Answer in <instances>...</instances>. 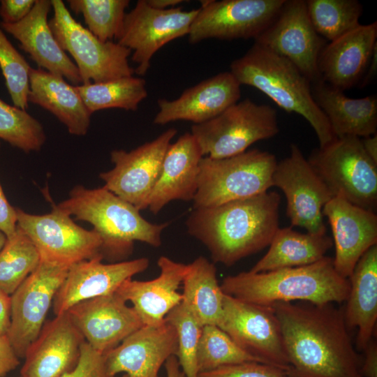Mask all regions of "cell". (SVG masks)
I'll list each match as a JSON object with an SVG mask.
<instances>
[{
    "label": "cell",
    "mask_w": 377,
    "mask_h": 377,
    "mask_svg": "<svg viewBox=\"0 0 377 377\" xmlns=\"http://www.w3.org/2000/svg\"><path fill=\"white\" fill-rule=\"evenodd\" d=\"M270 306L280 323L290 377H362L343 308L303 302Z\"/></svg>",
    "instance_id": "obj_1"
},
{
    "label": "cell",
    "mask_w": 377,
    "mask_h": 377,
    "mask_svg": "<svg viewBox=\"0 0 377 377\" xmlns=\"http://www.w3.org/2000/svg\"><path fill=\"white\" fill-rule=\"evenodd\" d=\"M281 197L266 191L214 207L195 208L186 225L214 263L230 267L269 245L279 229Z\"/></svg>",
    "instance_id": "obj_2"
},
{
    "label": "cell",
    "mask_w": 377,
    "mask_h": 377,
    "mask_svg": "<svg viewBox=\"0 0 377 377\" xmlns=\"http://www.w3.org/2000/svg\"><path fill=\"white\" fill-rule=\"evenodd\" d=\"M223 293L243 302L270 306L276 302L341 303L348 296V279L335 270L333 258L265 272H242L223 279Z\"/></svg>",
    "instance_id": "obj_3"
},
{
    "label": "cell",
    "mask_w": 377,
    "mask_h": 377,
    "mask_svg": "<svg viewBox=\"0 0 377 377\" xmlns=\"http://www.w3.org/2000/svg\"><path fill=\"white\" fill-rule=\"evenodd\" d=\"M230 72L241 85L258 89L283 110L303 117L313 128L319 147L335 138L313 100L311 82L285 58L253 43L243 56L231 62Z\"/></svg>",
    "instance_id": "obj_4"
},
{
    "label": "cell",
    "mask_w": 377,
    "mask_h": 377,
    "mask_svg": "<svg viewBox=\"0 0 377 377\" xmlns=\"http://www.w3.org/2000/svg\"><path fill=\"white\" fill-rule=\"evenodd\" d=\"M57 207L77 220L89 223L103 242L102 255L120 258L131 253L135 241L154 247L161 245L168 223L154 224L145 219L133 205L104 186H75Z\"/></svg>",
    "instance_id": "obj_5"
},
{
    "label": "cell",
    "mask_w": 377,
    "mask_h": 377,
    "mask_svg": "<svg viewBox=\"0 0 377 377\" xmlns=\"http://www.w3.org/2000/svg\"><path fill=\"white\" fill-rule=\"evenodd\" d=\"M276 163L274 154L257 149L223 158L203 156L199 165L193 209L268 191L272 186Z\"/></svg>",
    "instance_id": "obj_6"
},
{
    "label": "cell",
    "mask_w": 377,
    "mask_h": 377,
    "mask_svg": "<svg viewBox=\"0 0 377 377\" xmlns=\"http://www.w3.org/2000/svg\"><path fill=\"white\" fill-rule=\"evenodd\" d=\"M307 160L333 197L375 212L377 163L366 153L360 138L335 137L314 149Z\"/></svg>",
    "instance_id": "obj_7"
},
{
    "label": "cell",
    "mask_w": 377,
    "mask_h": 377,
    "mask_svg": "<svg viewBox=\"0 0 377 377\" xmlns=\"http://www.w3.org/2000/svg\"><path fill=\"white\" fill-rule=\"evenodd\" d=\"M54 15L48 21L61 49L75 61L82 84L132 76L131 51L117 42H103L77 22L61 0H52Z\"/></svg>",
    "instance_id": "obj_8"
},
{
    "label": "cell",
    "mask_w": 377,
    "mask_h": 377,
    "mask_svg": "<svg viewBox=\"0 0 377 377\" xmlns=\"http://www.w3.org/2000/svg\"><path fill=\"white\" fill-rule=\"evenodd\" d=\"M279 132L276 110L246 98L206 122L193 124L191 133L203 156L223 158L243 153L253 143Z\"/></svg>",
    "instance_id": "obj_9"
},
{
    "label": "cell",
    "mask_w": 377,
    "mask_h": 377,
    "mask_svg": "<svg viewBox=\"0 0 377 377\" xmlns=\"http://www.w3.org/2000/svg\"><path fill=\"white\" fill-rule=\"evenodd\" d=\"M16 214L17 226L36 247L40 261L69 268L83 260L103 259L99 234L77 225L57 205L45 214H32L17 207Z\"/></svg>",
    "instance_id": "obj_10"
},
{
    "label": "cell",
    "mask_w": 377,
    "mask_h": 377,
    "mask_svg": "<svg viewBox=\"0 0 377 377\" xmlns=\"http://www.w3.org/2000/svg\"><path fill=\"white\" fill-rule=\"evenodd\" d=\"M217 326L261 363L288 369L280 323L272 306L251 304L224 294Z\"/></svg>",
    "instance_id": "obj_11"
},
{
    "label": "cell",
    "mask_w": 377,
    "mask_h": 377,
    "mask_svg": "<svg viewBox=\"0 0 377 377\" xmlns=\"http://www.w3.org/2000/svg\"><path fill=\"white\" fill-rule=\"evenodd\" d=\"M199 8L183 10L181 7L159 10L147 0H139L126 13L117 43L133 51L132 60L137 64L134 73L143 76L150 67L156 52L170 41L188 34Z\"/></svg>",
    "instance_id": "obj_12"
},
{
    "label": "cell",
    "mask_w": 377,
    "mask_h": 377,
    "mask_svg": "<svg viewBox=\"0 0 377 377\" xmlns=\"http://www.w3.org/2000/svg\"><path fill=\"white\" fill-rule=\"evenodd\" d=\"M254 43L291 62L311 84L321 80L318 60L327 41L314 29L305 1L285 0Z\"/></svg>",
    "instance_id": "obj_13"
},
{
    "label": "cell",
    "mask_w": 377,
    "mask_h": 377,
    "mask_svg": "<svg viewBox=\"0 0 377 377\" xmlns=\"http://www.w3.org/2000/svg\"><path fill=\"white\" fill-rule=\"evenodd\" d=\"M273 186L286 198V214L292 226L303 228L311 234H326L323 209L333 196L297 145L291 144L290 155L277 162Z\"/></svg>",
    "instance_id": "obj_14"
},
{
    "label": "cell",
    "mask_w": 377,
    "mask_h": 377,
    "mask_svg": "<svg viewBox=\"0 0 377 377\" xmlns=\"http://www.w3.org/2000/svg\"><path fill=\"white\" fill-rule=\"evenodd\" d=\"M285 0H209L193 20L188 36L192 44L209 38L255 39L274 20Z\"/></svg>",
    "instance_id": "obj_15"
},
{
    "label": "cell",
    "mask_w": 377,
    "mask_h": 377,
    "mask_svg": "<svg viewBox=\"0 0 377 377\" xmlns=\"http://www.w3.org/2000/svg\"><path fill=\"white\" fill-rule=\"evenodd\" d=\"M177 132V129L170 128L154 140L130 151L112 150L110 160L113 168L99 174L105 183L103 186L139 211L148 208L164 156Z\"/></svg>",
    "instance_id": "obj_16"
},
{
    "label": "cell",
    "mask_w": 377,
    "mask_h": 377,
    "mask_svg": "<svg viewBox=\"0 0 377 377\" xmlns=\"http://www.w3.org/2000/svg\"><path fill=\"white\" fill-rule=\"evenodd\" d=\"M68 268L40 261L10 295L11 321L7 337L19 358H24L38 336L54 297Z\"/></svg>",
    "instance_id": "obj_17"
},
{
    "label": "cell",
    "mask_w": 377,
    "mask_h": 377,
    "mask_svg": "<svg viewBox=\"0 0 377 377\" xmlns=\"http://www.w3.org/2000/svg\"><path fill=\"white\" fill-rule=\"evenodd\" d=\"M66 313L84 341L103 355L144 325L116 293L80 302Z\"/></svg>",
    "instance_id": "obj_18"
},
{
    "label": "cell",
    "mask_w": 377,
    "mask_h": 377,
    "mask_svg": "<svg viewBox=\"0 0 377 377\" xmlns=\"http://www.w3.org/2000/svg\"><path fill=\"white\" fill-rule=\"evenodd\" d=\"M102 260H86L68 268L52 302L56 316L80 302L115 293L123 282L145 271L149 264L147 258L110 264Z\"/></svg>",
    "instance_id": "obj_19"
},
{
    "label": "cell",
    "mask_w": 377,
    "mask_h": 377,
    "mask_svg": "<svg viewBox=\"0 0 377 377\" xmlns=\"http://www.w3.org/2000/svg\"><path fill=\"white\" fill-rule=\"evenodd\" d=\"M177 352L175 327L165 320L159 326L143 325L104 354L108 374L116 377H159L166 360Z\"/></svg>",
    "instance_id": "obj_20"
},
{
    "label": "cell",
    "mask_w": 377,
    "mask_h": 377,
    "mask_svg": "<svg viewBox=\"0 0 377 377\" xmlns=\"http://www.w3.org/2000/svg\"><path fill=\"white\" fill-rule=\"evenodd\" d=\"M323 215L327 218L333 235L334 269L348 279L361 256L377 244V216L337 196L325 205Z\"/></svg>",
    "instance_id": "obj_21"
},
{
    "label": "cell",
    "mask_w": 377,
    "mask_h": 377,
    "mask_svg": "<svg viewBox=\"0 0 377 377\" xmlns=\"http://www.w3.org/2000/svg\"><path fill=\"white\" fill-rule=\"evenodd\" d=\"M84 341L66 312L56 316L28 347L20 376H61L77 365Z\"/></svg>",
    "instance_id": "obj_22"
},
{
    "label": "cell",
    "mask_w": 377,
    "mask_h": 377,
    "mask_svg": "<svg viewBox=\"0 0 377 377\" xmlns=\"http://www.w3.org/2000/svg\"><path fill=\"white\" fill-rule=\"evenodd\" d=\"M241 84L230 71L219 73L187 88L176 99L158 100L157 125L184 120L194 124L206 122L239 101Z\"/></svg>",
    "instance_id": "obj_23"
},
{
    "label": "cell",
    "mask_w": 377,
    "mask_h": 377,
    "mask_svg": "<svg viewBox=\"0 0 377 377\" xmlns=\"http://www.w3.org/2000/svg\"><path fill=\"white\" fill-rule=\"evenodd\" d=\"M377 22L357 28L327 42L318 60L322 80L344 91L357 86L377 45Z\"/></svg>",
    "instance_id": "obj_24"
},
{
    "label": "cell",
    "mask_w": 377,
    "mask_h": 377,
    "mask_svg": "<svg viewBox=\"0 0 377 377\" xmlns=\"http://www.w3.org/2000/svg\"><path fill=\"white\" fill-rule=\"evenodd\" d=\"M50 0H36L29 13L14 24L0 23L3 31L10 34L29 54L40 68L66 78L75 84H82L78 70L56 40L49 26Z\"/></svg>",
    "instance_id": "obj_25"
},
{
    "label": "cell",
    "mask_w": 377,
    "mask_h": 377,
    "mask_svg": "<svg viewBox=\"0 0 377 377\" xmlns=\"http://www.w3.org/2000/svg\"><path fill=\"white\" fill-rule=\"evenodd\" d=\"M159 275L149 281L132 278L121 283L116 293L129 301L144 325L159 326L168 313L182 301L178 289L186 273L187 265L161 256L157 261Z\"/></svg>",
    "instance_id": "obj_26"
},
{
    "label": "cell",
    "mask_w": 377,
    "mask_h": 377,
    "mask_svg": "<svg viewBox=\"0 0 377 377\" xmlns=\"http://www.w3.org/2000/svg\"><path fill=\"white\" fill-rule=\"evenodd\" d=\"M202 157L200 147L191 133H185L170 144L149 199L148 208L151 213L157 214L172 200H193Z\"/></svg>",
    "instance_id": "obj_27"
},
{
    "label": "cell",
    "mask_w": 377,
    "mask_h": 377,
    "mask_svg": "<svg viewBox=\"0 0 377 377\" xmlns=\"http://www.w3.org/2000/svg\"><path fill=\"white\" fill-rule=\"evenodd\" d=\"M311 91L335 137L366 138L376 134V96L350 98L322 80L311 84Z\"/></svg>",
    "instance_id": "obj_28"
},
{
    "label": "cell",
    "mask_w": 377,
    "mask_h": 377,
    "mask_svg": "<svg viewBox=\"0 0 377 377\" xmlns=\"http://www.w3.org/2000/svg\"><path fill=\"white\" fill-rule=\"evenodd\" d=\"M348 281L344 320L349 330L357 329L355 348L363 351L374 338L377 321V244L361 256Z\"/></svg>",
    "instance_id": "obj_29"
},
{
    "label": "cell",
    "mask_w": 377,
    "mask_h": 377,
    "mask_svg": "<svg viewBox=\"0 0 377 377\" xmlns=\"http://www.w3.org/2000/svg\"><path fill=\"white\" fill-rule=\"evenodd\" d=\"M28 101L53 114L74 135L87 133L91 113L75 86L63 77L31 67Z\"/></svg>",
    "instance_id": "obj_30"
},
{
    "label": "cell",
    "mask_w": 377,
    "mask_h": 377,
    "mask_svg": "<svg viewBox=\"0 0 377 377\" xmlns=\"http://www.w3.org/2000/svg\"><path fill=\"white\" fill-rule=\"evenodd\" d=\"M332 239L325 235L301 233L286 227L277 230L265 255L250 272L258 273L314 263L332 246Z\"/></svg>",
    "instance_id": "obj_31"
},
{
    "label": "cell",
    "mask_w": 377,
    "mask_h": 377,
    "mask_svg": "<svg viewBox=\"0 0 377 377\" xmlns=\"http://www.w3.org/2000/svg\"><path fill=\"white\" fill-rule=\"evenodd\" d=\"M182 302L202 325H218L223 313L224 293L214 263L199 256L187 265Z\"/></svg>",
    "instance_id": "obj_32"
},
{
    "label": "cell",
    "mask_w": 377,
    "mask_h": 377,
    "mask_svg": "<svg viewBox=\"0 0 377 377\" xmlns=\"http://www.w3.org/2000/svg\"><path fill=\"white\" fill-rule=\"evenodd\" d=\"M75 87L91 114L110 108L135 111L147 96L145 80L133 75Z\"/></svg>",
    "instance_id": "obj_33"
},
{
    "label": "cell",
    "mask_w": 377,
    "mask_h": 377,
    "mask_svg": "<svg viewBox=\"0 0 377 377\" xmlns=\"http://www.w3.org/2000/svg\"><path fill=\"white\" fill-rule=\"evenodd\" d=\"M305 3L314 29L328 42L361 24L363 6L357 0H307Z\"/></svg>",
    "instance_id": "obj_34"
},
{
    "label": "cell",
    "mask_w": 377,
    "mask_h": 377,
    "mask_svg": "<svg viewBox=\"0 0 377 377\" xmlns=\"http://www.w3.org/2000/svg\"><path fill=\"white\" fill-rule=\"evenodd\" d=\"M39 263L36 247L17 226L0 251V288L11 295Z\"/></svg>",
    "instance_id": "obj_35"
},
{
    "label": "cell",
    "mask_w": 377,
    "mask_h": 377,
    "mask_svg": "<svg viewBox=\"0 0 377 377\" xmlns=\"http://www.w3.org/2000/svg\"><path fill=\"white\" fill-rule=\"evenodd\" d=\"M72 11L81 14L95 36L103 42L117 39L128 6V0H68Z\"/></svg>",
    "instance_id": "obj_36"
},
{
    "label": "cell",
    "mask_w": 377,
    "mask_h": 377,
    "mask_svg": "<svg viewBox=\"0 0 377 377\" xmlns=\"http://www.w3.org/2000/svg\"><path fill=\"white\" fill-rule=\"evenodd\" d=\"M247 362H260L240 348L217 325H208L202 327L197 353L199 373Z\"/></svg>",
    "instance_id": "obj_37"
},
{
    "label": "cell",
    "mask_w": 377,
    "mask_h": 377,
    "mask_svg": "<svg viewBox=\"0 0 377 377\" xmlns=\"http://www.w3.org/2000/svg\"><path fill=\"white\" fill-rule=\"evenodd\" d=\"M0 139L29 153L39 151L46 135L42 124L25 110L0 98Z\"/></svg>",
    "instance_id": "obj_38"
},
{
    "label": "cell",
    "mask_w": 377,
    "mask_h": 377,
    "mask_svg": "<svg viewBox=\"0 0 377 377\" xmlns=\"http://www.w3.org/2000/svg\"><path fill=\"white\" fill-rule=\"evenodd\" d=\"M165 320L175 329L177 335L176 357L186 377H198L197 353L202 325L182 301Z\"/></svg>",
    "instance_id": "obj_39"
},
{
    "label": "cell",
    "mask_w": 377,
    "mask_h": 377,
    "mask_svg": "<svg viewBox=\"0 0 377 377\" xmlns=\"http://www.w3.org/2000/svg\"><path fill=\"white\" fill-rule=\"evenodd\" d=\"M0 68L15 106L27 110L31 66L0 27Z\"/></svg>",
    "instance_id": "obj_40"
},
{
    "label": "cell",
    "mask_w": 377,
    "mask_h": 377,
    "mask_svg": "<svg viewBox=\"0 0 377 377\" xmlns=\"http://www.w3.org/2000/svg\"><path fill=\"white\" fill-rule=\"evenodd\" d=\"M198 377H290L287 371L269 364L247 362L200 372Z\"/></svg>",
    "instance_id": "obj_41"
},
{
    "label": "cell",
    "mask_w": 377,
    "mask_h": 377,
    "mask_svg": "<svg viewBox=\"0 0 377 377\" xmlns=\"http://www.w3.org/2000/svg\"><path fill=\"white\" fill-rule=\"evenodd\" d=\"M60 377H112L107 370L104 355L84 341L80 348L77 365Z\"/></svg>",
    "instance_id": "obj_42"
},
{
    "label": "cell",
    "mask_w": 377,
    "mask_h": 377,
    "mask_svg": "<svg viewBox=\"0 0 377 377\" xmlns=\"http://www.w3.org/2000/svg\"><path fill=\"white\" fill-rule=\"evenodd\" d=\"M36 0H1L0 17L2 23L14 24L24 19L31 10Z\"/></svg>",
    "instance_id": "obj_43"
},
{
    "label": "cell",
    "mask_w": 377,
    "mask_h": 377,
    "mask_svg": "<svg viewBox=\"0 0 377 377\" xmlns=\"http://www.w3.org/2000/svg\"><path fill=\"white\" fill-rule=\"evenodd\" d=\"M0 230L7 239L12 237L17 230L16 207L8 201L0 183Z\"/></svg>",
    "instance_id": "obj_44"
},
{
    "label": "cell",
    "mask_w": 377,
    "mask_h": 377,
    "mask_svg": "<svg viewBox=\"0 0 377 377\" xmlns=\"http://www.w3.org/2000/svg\"><path fill=\"white\" fill-rule=\"evenodd\" d=\"M20 364L7 335L0 336V377L6 376Z\"/></svg>",
    "instance_id": "obj_45"
},
{
    "label": "cell",
    "mask_w": 377,
    "mask_h": 377,
    "mask_svg": "<svg viewBox=\"0 0 377 377\" xmlns=\"http://www.w3.org/2000/svg\"><path fill=\"white\" fill-rule=\"evenodd\" d=\"M360 373L362 377H377V343L374 338L363 350Z\"/></svg>",
    "instance_id": "obj_46"
},
{
    "label": "cell",
    "mask_w": 377,
    "mask_h": 377,
    "mask_svg": "<svg viewBox=\"0 0 377 377\" xmlns=\"http://www.w3.org/2000/svg\"><path fill=\"white\" fill-rule=\"evenodd\" d=\"M11 321V297L0 288V336L7 335Z\"/></svg>",
    "instance_id": "obj_47"
},
{
    "label": "cell",
    "mask_w": 377,
    "mask_h": 377,
    "mask_svg": "<svg viewBox=\"0 0 377 377\" xmlns=\"http://www.w3.org/2000/svg\"><path fill=\"white\" fill-rule=\"evenodd\" d=\"M377 73V45L375 47L369 65L357 86L364 88L369 85L376 76Z\"/></svg>",
    "instance_id": "obj_48"
},
{
    "label": "cell",
    "mask_w": 377,
    "mask_h": 377,
    "mask_svg": "<svg viewBox=\"0 0 377 377\" xmlns=\"http://www.w3.org/2000/svg\"><path fill=\"white\" fill-rule=\"evenodd\" d=\"M167 377H186L175 355L170 356L165 362Z\"/></svg>",
    "instance_id": "obj_49"
},
{
    "label": "cell",
    "mask_w": 377,
    "mask_h": 377,
    "mask_svg": "<svg viewBox=\"0 0 377 377\" xmlns=\"http://www.w3.org/2000/svg\"><path fill=\"white\" fill-rule=\"evenodd\" d=\"M363 147L368 156L377 163L376 134L361 139Z\"/></svg>",
    "instance_id": "obj_50"
},
{
    "label": "cell",
    "mask_w": 377,
    "mask_h": 377,
    "mask_svg": "<svg viewBox=\"0 0 377 377\" xmlns=\"http://www.w3.org/2000/svg\"><path fill=\"white\" fill-rule=\"evenodd\" d=\"M147 2L151 7L159 9L166 10L171 8H175L176 6L182 3L184 1L182 0H147Z\"/></svg>",
    "instance_id": "obj_51"
},
{
    "label": "cell",
    "mask_w": 377,
    "mask_h": 377,
    "mask_svg": "<svg viewBox=\"0 0 377 377\" xmlns=\"http://www.w3.org/2000/svg\"><path fill=\"white\" fill-rule=\"evenodd\" d=\"M7 240L6 235L0 230V251L3 249Z\"/></svg>",
    "instance_id": "obj_52"
},
{
    "label": "cell",
    "mask_w": 377,
    "mask_h": 377,
    "mask_svg": "<svg viewBox=\"0 0 377 377\" xmlns=\"http://www.w3.org/2000/svg\"><path fill=\"white\" fill-rule=\"evenodd\" d=\"M119 377H129L128 375L125 374H123L121 376Z\"/></svg>",
    "instance_id": "obj_53"
},
{
    "label": "cell",
    "mask_w": 377,
    "mask_h": 377,
    "mask_svg": "<svg viewBox=\"0 0 377 377\" xmlns=\"http://www.w3.org/2000/svg\"><path fill=\"white\" fill-rule=\"evenodd\" d=\"M19 377H20V376H19Z\"/></svg>",
    "instance_id": "obj_54"
}]
</instances>
